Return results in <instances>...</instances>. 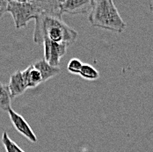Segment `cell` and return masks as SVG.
<instances>
[{
	"mask_svg": "<svg viewBox=\"0 0 153 152\" xmlns=\"http://www.w3.org/2000/svg\"><path fill=\"white\" fill-rule=\"evenodd\" d=\"M1 141H2V143H3L6 152H17V149H18L19 146L10 137L8 136V134L6 132L3 133Z\"/></svg>",
	"mask_w": 153,
	"mask_h": 152,
	"instance_id": "7c38bea8",
	"label": "cell"
},
{
	"mask_svg": "<svg viewBox=\"0 0 153 152\" xmlns=\"http://www.w3.org/2000/svg\"><path fill=\"white\" fill-rule=\"evenodd\" d=\"M44 61L53 67H58L61 58L66 54L68 46L64 43L53 42L49 40L43 41Z\"/></svg>",
	"mask_w": 153,
	"mask_h": 152,
	"instance_id": "277c9868",
	"label": "cell"
},
{
	"mask_svg": "<svg viewBox=\"0 0 153 152\" xmlns=\"http://www.w3.org/2000/svg\"><path fill=\"white\" fill-rule=\"evenodd\" d=\"M21 73L27 89L34 88L37 85H39L41 83H42L41 73L36 69H34L33 65L28 66L25 70L21 71Z\"/></svg>",
	"mask_w": 153,
	"mask_h": 152,
	"instance_id": "9c48e42d",
	"label": "cell"
},
{
	"mask_svg": "<svg viewBox=\"0 0 153 152\" xmlns=\"http://www.w3.org/2000/svg\"><path fill=\"white\" fill-rule=\"evenodd\" d=\"M32 65L33 66L34 69H36L41 73L42 82H45L47 80L58 75L61 71L59 67H53L50 64H48L46 61H44L43 59L36 61Z\"/></svg>",
	"mask_w": 153,
	"mask_h": 152,
	"instance_id": "ba28073f",
	"label": "cell"
},
{
	"mask_svg": "<svg viewBox=\"0 0 153 152\" xmlns=\"http://www.w3.org/2000/svg\"><path fill=\"white\" fill-rule=\"evenodd\" d=\"M12 99L8 85L0 83V109L8 111L11 108Z\"/></svg>",
	"mask_w": 153,
	"mask_h": 152,
	"instance_id": "30bf717a",
	"label": "cell"
},
{
	"mask_svg": "<svg viewBox=\"0 0 153 152\" xmlns=\"http://www.w3.org/2000/svg\"><path fill=\"white\" fill-rule=\"evenodd\" d=\"M7 8H8V1L0 0V18L5 13H7Z\"/></svg>",
	"mask_w": 153,
	"mask_h": 152,
	"instance_id": "5bb4252c",
	"label": "cell"
},
{
	"mask_svg": "<svg viewBox=\"0 0 153 152\" xmlns=\"http://www.w3.org/2000/svg\"><path fill=\"white\" fill-rule=\"evenodd\" d=\"M8 88L11 93L12 99H14L26 91L27 88L25 86L21 71L18 70L10 76V82L8 85Z\"/></svg>",
	"mask_w": 153,
	"mask_h": 152,
	"instance_id": "52a82bcc",
	"label": "cell"
},
{
	"mask_svg": "<svg viewBox=\"0 0 153 152\" xmlns=\"http://www.w3.org/2000/svg\"><path fill=\"white\" fill-rule=\"evenodd\" d=\"M33 31V42L42 43L44 40L53 42L73 44L77 39V32L65 24L62 18L48 15L46 13L37 17Z\"/></svg>",
	"mask_w": 153,
	"mask_h": 152,
	"instance_id": "6da1fadb",
	"label": "cell"
},
{
	"mask_svg": "<svg viewBox=\"0 0 153 152\" xmlns=\"http://www.w3.org/2000/svg\"><path fill=\"white\" fill-rule=\"evenodd\" d=\"M82 66H83V62L80 60H78L76 58H72L69 62V63L67 65V69H68L69 72L75 74V75H78Z\"/></svg>",
	"mask_w": 153,
	"mask_h": 152,
	"instance_id": "4fadbf2b",
	"label": "cell"
},
{
	"mask_svg": "<svg viewBox=\"0 0 153 152\" xmlns=\"http://www.w3.org/2000/svg\"><path fill=\"white\" fill-rule=\"evenodd\" d=\"M88 20L95 27L113 32L123 33L126 28V23L112 0L93 1Z\"/></svg>",
	"mask_w": 153,
	"mask_h": 152,
	"instance_id": "3957f363",
	"label": "cell"
},
{
	"mask_svg": "<svg viewBox=\"0 0 153 152\" xmlns=\"http://www.w3.org/2000/svg\"><path fill=\"white\" fill-rule=\"evenodd\" d=\"M7 112H8L11 122L13 125L16 130L19 133H20L22 136L27 138L30 142H36L37 137L35 136V134L33 133V129L31 128L30 125L27 122V121L20 114L16 113L13 109H12V107Z\"/></svg>",
	"mask_w": 153,
	"mask_h": 152,
	"instance_id": "8992f818",
	"label": "cell"
},
{
	"mask_svg": "<svg viewBox=\"0 0 153 152\" xmlns=\"http://www.w3.org/2000/svg\"><path fill=\"white\" fill-rule=\"evenodd\" d=\"M78 75L86 80H96L100 77L98 70L89 64H83Z\"/></svg>",
	"mask_w": 153,
	"mask_h": 152,
	"instance_id": "8fae6325",
	"label": "cell"
},
{
	"mask_svg": "<svg viewBox=\"0 0 153 152\" xmlns=\"http://www.w3.org/2000/svg\"><path fill=\"white\" fill-rule=\"evenodd\" d=\"M60 1H8L7 13L13 16L16 28L27 25L31 19L46 13L48 15L62 18Z\"/></svg>",
	"mask_w": 153,
	"mask_h": 152,
	"instance_id": "7a4b0ae2",
	"label": "cell"
},
{
	"mask_svg": "<svg viewBox=\"0 0 153 152\" xmlns=\"http://www.w3.org/2000/svg\"><path fill=\"white\" fill-rule=\"evenodd\" d=\"M17 152H25L23 150H21L19 147H18V149H17Z\"/></svg>",
	"mask_w": 153,
	"mask_h": 152,
	"instance_id": "9a60e30c",
	"label": "cell"
},
{
	"mask_svg": "<svg viewBox=\"0 0 153 152\" xmlns=\"http://www.w3.org/2000/svg\"><path fill=\"white\" fill-rule=\"evenodd\" d=\"M92 0H63L60 1V11L62 14L68 13L72 15L89 14L92 7Z\"/></svg>",
	"mask_w": 153,
	"mask_h": 152,
	"instance_id": "5b68a950",
	"label": "cell"
}]
</instances>
